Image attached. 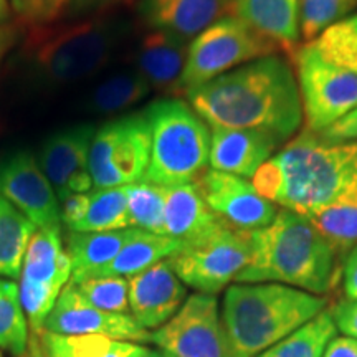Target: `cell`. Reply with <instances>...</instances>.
I'll return each mask as SVG.
<instances>
[{"mask_svg":"<svg viewBox=\"0 0 357 357\" xmlns=\"http://www.w3.org/2000/svg\"><path fill=\"white\" fill-rule=\"evenodd\" d=\"M253 187L278 207L310 218L337 252L357 245V142L301 132L258 169Z\"/></svg>","mask_w":357,"mask_h":357,"instance_id":"cell-1","label":"cell"},{"mask_svg":"<svg viewBox=\"0 0 357 357\" xmlns=\"http://www.w3.org/2000/svg\"><path fill=\"white\" fill-rule=\"evenodd\" d=\"M207 126L255 129L287 141L303 124L296 75L284 56L268 55L185 93Z\"/></svg>","mask_w":357,"mask_h":357,"instance_id":"cell-2","label":"cell"},{"mask_svg":"<svg viewBox=\"0 0 357 357\" xmlns=\"http://www.w3.org/2000/svg\"><path fill=\"white\" fill-rule=\"evenodd\" d=\"M252 258L235 283H278L323 296L337 278V250L310 218L281 208L250 231Z\"/></svg>","mask_w":357,"mask_h":357,"instance_id":"cell-3","label":"cell"},{"mask_svg":"<svg viewBox=\"0 0 357 357\" xmlns=\"http://www.w3.org/2000/svg\"><path fill=\"white\" fill-rule=\"evenodd\" d=\"M326 306V296L284 284H230L220 312L227 357H257L310 323Z\"/></svg>","mask_w":357,"mask_h":357,"instance_id":"cell-4","label":"cell"},{"mask_svg":"<svg viewBox=\"0 0 357 357\" xmlns=\"http://www.w3.org/2000/svg\"><path fill=\"white\" fill-rule=\"evenodd\" d=\"M124 35L126 24L108 15L29 26L24 33L22 58L40 82L78 83L109 63Z\"/></svg>","mask_w":357,"mask_h":357,"instance_id":"cell-5","label":"cell"},{"mask_svg":"<svg viewBox=\"0 0 357 357\" xmlns=\"http://www.w3.org/2000/svg\"><path fill=\"white\" fill-rule=\"evenodd\" d=\"M151 134L149 166L144 181L159 187L192 184L211 158L212 132L187 101H154L144 109Z\"/></svg>","mask_w":357,"mask_h":357,"instance_id":"cell-6","label":"cell"},{"mask_svg":"<svg viewBox=\"0 0 357 357\" xmlns=\"http://www.w3.org/2000/svg\"><path fill=\"white\" fill-rule=\"evenodd\" d=\"M278 48L236 15L223 17L189 43L182 91L202 86L258 58L275 55Z\"/></svg>","mask_w":357,"mask_h":357,"instance_id":"cell-7","label":"cell"},{"mask_svg":"<svg viewBox=\"0 0 357 357\" xmlns=\"http://www.w3.org/2000/svg\"><path fill=\"white\" fill-rule=\"evenodd\" d=\"M151 134L144 114L113 119L96 129L88 171L95 189L126 187L144 181L149 166Z\"/></svg>","mask_w":357,"mask_h":357,"instance_id":"cell-8","label":"cell"},{"mask_svg":"<svg viewBox=\"0 0 357 357\" xmlns=\"http://www.w3.org/2000/svg\"><path fill=\"white\" fill-rule=\"evenodd\" d=\"M294 65L306 131H324L357 108V75L324 60L314 43L296 52Z\"/></svg>","mask_w":357,"mask_h":357,"instance_id":"cell-9","label":"cell"},{"mask_svg":"<svg viewBox=\"0 0 357 357\" xmlns=\"http://www.w3.org/2000/svg\"><path fill=\"white\" fill-rule=\"evenodd\" d=\"M252 258L250 231L223 225L202 240L184 243V248L169 258L176 275L199 293L217 294L229 287L247 268Z\"/></svg>","mask_w":357,"mask_h":357,"instance_id":"cell-10","label":"cell"},{"mask_svg":"<svg viewBox=\"0 0 357 357\" xmlns=\"http://www.w3.org/2000/svg\"><path fill=\"white\" fill-rule=\"evenodd\" d=\"M151 342L171 357H227L215 294H190Z\"/></svg>","mask_w":357,"mask_h":357,"instance_id":"cell-11","label":"cell"},{"mask_svg":"<svg viewBox=\"0 0 357 357\" xmlns=\"http://www.w3.org/2000/svg\"><path fill=\"white\" fill-rule=\"evenodd\" d=\"M0 195L37 229H61L60 199L30 151L0 159Z\"/></svg>","mask_w":357,"mask_h":357,"instance_id":"cell-12","label":"cell"},{"mask_svg":"<svg viewBox=\"0 0 357 357\" xmlns=\"http://www.w3.org/2000/svg\"><path fill=\"white\" fill-rule=\"evenodd\" d=\"M211 211L231 229L253 231L270 225L278 205L263 197L247 178L208 169L195 182Z\"/></svg>","mask_w":357,"mask_h":357,"instance_id":"cell-13","label":"cell"},{"mask_svg":"<svg viewBox=\"0 0 357 357\" xmlns=\"http://www.w3.org/2000/svg\"><path fill=\"white\" fill-rule=\"evenodd\" d=\"M96 128L89 123L77 124L48 136L40 147L37 160L55 189L58 199L71 194H89L95 189L88 171L89 151Z\"/></svg>","mask_w":357,"mask_h":357,"instance_id":"cell-14","label":"cell"},{"mask_svg":"<svg viewBox=\"0 0 357 357\" xmlns=\"http://www.w3.org/2000/svg\"><path fill=\"white\" fill-rule=\"evenodd\" d=\"M43 331L56 334H100L116 341L126 342H151L153 333L137 323L131 314L108 312L91 306L70 283L58 296L43 324Z\"/></svg>","mask_w":357,"mask_h":357,"instance_id":"cell-15","label":"cell"},{"mask_svg":"<svg viewBox=\"0 0 357 357\" xmlns=\"http://www.w3.org/2000/svg\"><path fill=\"white\" fill-rule=\"evenodd\" d=\"M131 316L142 328L159 329L181 310L187 298L185 284L171 261L164 260L128 278Z\"/></svg>","mask_w":357,"mask_h":357,"instance_id":"cell-16","label":"cell"},{"mask_svg":"<svg viewBox=\"0 0 357 357\" xmlns=\"http://www.w3.org/2000/svg\"><path fill=\"white\" fill-rule=\"evenodd\" d=\"M235 0H139L137 13L151 30L194 40L205 29L234 15Z\"/></svg>","mask_w":357,"mask_h":357,"instance_id":"cell-17","label":"cell"},{"mask_svg":"<svg viewBox=\"0 0 357 357\" xmlns=\"http://www.w3.org/2000/svg\"><path fill=\"white\" fill-rule=\"evenodd\" d=\"M280 137L255 129L212 128L211 158L213 171L250 178L281 146Z\"/></svg>","mask_w":357,"mask_h":357,"instance_id":"cell-18","label":"cell"},{"mask_svg":"<svg viewBox=\"0 0 357 357\" xmlns=\"http://www.w3.org/2000/svg\"><path fill=\"white\" fill-rule=\"evenodd\" d=\"M189 42L176 35L151 30L134 52V65L151 88L164 93H182Z\"/></svg>","mask_w":357,"mask_h":357,"instance_id":"cell-19","label":"cell"},{"mask_svg":"<svg viewBox=\"0 0 357 357\" xmlns=\"http://www.w3.org/2000/svg\"><path fill=\"white\" fill-rule=\"evenodd\" d=\"M225 225L205 202L197 185L164 187V231L167 236L192 243Z\"/></svg>","mask_w":357,"mask_h":357,"instance_id":"cell-20","label":"cell"},{"mask_svg":"<svg viewBox=\"0 0 357 357\" xmlns=\"http://www.w3.org/2000/svg\"><path fill=\"white\" fill-rule=\"evenodd\" d=\"M234 15L287 50L301 38L300 0H235Z\"/></svg>","mask_w":357,"mask_h":357,"instance_id":"cell-21","label":"cell"},{"mask_svg":"<svg viewBox=\"0 0 357 357\" xmlns=\"http://www.w3.org/2000/svg\"><path fill=\"white\" fill-rule=\"evenodd\" d=\"M73 265L63 248L61 229H37L26 245L20 280L37 284L65 288L70 283Z\"/></svg>","mask_w":357,"mask_h":357,"instance_id":"cell-22","label":"cell"},{"mask_svg":"<svg viewBox=\"0 0 357 357\" xmlns=\"http://www.w3.org/2000/svg\"><path fill=\"white\" fill-rule=\"evenodd\" d=\"M35 356L40 357H146V346L116 341L100 334H56L40 331Z\"/></svg>","mask_w":357,"mask_h":357,"instance_id":"cell-23","label":"cell"},{"mask_svg":"<svg viewBox=\"0 0 357 357\" xmlns=\"http://www.w3.org/2000/svg\"><path fill=\"white\" fill-rule=\"evenodd\" d=\"M182 248H184V242L181 240L136 229V234L124 245L121 252L108 265L89 273L86 278H93V276H128L129 278L158 265L159 261L169 260L177 255Z\"/></svg>","mask_w":357,"mask_h":357,"instance_id":"cell-24","label":"cell"},{"mask_svg":"<svg viewBox=\"0 0 357 357\" xmlns=\"http://www.w3.org/2000/svg\"><path fill=\"white\" fill-rule=\"evenodd\" d=\"M136 229L114 231H68L66 253H68L73 273L70 281H79L89 273L106 266L132 238Z\"/></svg>","mask_w":357,"mask_h":357,"instance_id":"cell-25","label":"cell"},{"mask_svg":"<svg viewBox=\"0 0 357 357\" xmlns=\"http://www.w3.org/2000/svg\"><path fill=\"white\" fill-rule=\"evenodd\" d=\"M151 93L149 83L137 70H124L105 78L91 89L84 108L95 114H114L144 100Z\"/></svg>","mask_w":357,"mask_h":357,"instance_id":"cell-26","label":"cell"},{"mask_svg":"<svg viewBox=\"0 0 357 357\" xmlns=\"http://www.w3.org/2000/svg\"><path fill=\"white\" fill-rule=\"evenodd\" d=\"M35 230L37 227L0 195V275L19 278Z\"/></svg>","mask_w":357,"mask_h":357,"instance_id":"cell-27","label":"cell"},{"mask_svg":"<svg viewBox=\"0 0 357 357\" xmlns=\"http://www.w3.org/2000/svg\"><path fill=\"white\" fill-rule=\"evenodd\" d=\"M336 333L337 328L331 310H324L310 323L301 326L257 357H323L326 346Z\"/></svg>","mask_w":357,"mask_h":357,"instance_id":"cell-28","label":"cell"},{"mask_svg":"<svg viewBox=\"0 0 357 357\" xmlns=\"http://www.w3.org/2000/svg\"><path fill=\"white\" fill-rule=\"evenodd\" d=\"M131 229L128 213V185L89 192L86 215L71 231H114Z\"/></svg>","mask_w":357,"mask_h":357,"instance_id":"cell-29","label":"cell"},{"mask_svg":"<svg viewBox=\"0 0 357 357\" xmlns=\"http://www.w3.org/2000/svg\"><path fill=\"white\" fill-rule=\"evenodd\" d=\"M129 227L149 234L164 231V187L141 181L128 185Z\"/></svg>","mask_w":357,"mask_h":357,"instance_id":"cell-30","label":"cell"},{"mask_svg":"<svg viewBox=\"0 0 357 357\" xmlns=\"http://www.w3.org/2000/svg\"><path fill=\"white\" fill-rule=\"evenodd\" d=\"M311 43L324 60L357 75V15L333 25Z\"/></svg>","mask_w":357,"mask_h":357,"instance_id":"cell-31","label":"cell"},{"mask_svg":"<svg viewBox=\"0 0 357 357\" xmlns=\"http://www.w3.org/2000/svg\"><path fill=\"white\" fill-rule=\"evenodd\" d=\"M29 347V321L20 305L19 284L0 294V349L22 357Z\"/></svg>","mask_w":357,"mask_h":357,"instance_id":"cell-32","label":"cell"},{"mask_svg":"<svg viewBox=\"0 0 357 357\" xmlns=\"http://www.w3.org/2000/svg\"><path fill=\"white\" fill-rule=\"evenodd\" d=\"M357 7V0H300V32L307 43L333 25L346 20Z\"/></svg>","mask_w":357,"mask_h":357,"instance_id":"cell-33","label":"cell"},{"mask_svg":"<svg viewBox=\"0 0 357 357\" xmlns=\"http://www.w3.org/2000/svg\"><path fill=\"white\" fill-rule=\"evenodd\" d=\"M71 283L83 300L98 310L129 314L128 280L123 276H93Z\"/></svg>","mask_w":357,"mask_h":357,"instance_id":"cell-34","label":"cell"},{"mask_svg":"<svg viewBox=\"0 0 357 357\" xmlns=\"http://www.w3.org/2000/svg\"><path fill=\"white\" fill-rule=\"evenodd\" d=\"M71 0H8L13 13L29 26L48 25L60 19Z\"/></svg>","mask_w":357,"mask_h":357,"instance_id":"cell-35","label":"cell"},{"mask_svg":"<svg viewBox=\"0 0 357 357\" xmlns=\"http://www.w3.org/2000/svg\"><path fill=\"white\" fill-rule=\"evenodd\" d=\"M89 207V194H71L63 200H60V217L61 223L68 231L75 230L78 223L86 215Z\"/></svg>","mask_w":357,"mask_h":357,"instance_id":"cell-36","label":"cell"},{"mask_svg":"<svg viewBox=\"0 0 357 357\" xmlns=\"http://www.w3.org/2000/svg\"><path fill=\"white\" fill-rule=\"evenodd\" d=\"M316 136L328 142H357V108Z\"/></svg>","mask_w":357,"mask_h":357,"instance_id":"cell-37","label":"cell"},{"mask_svg":"<svg viewBox=\"0 0 357 357\" xmlns=\"http://www.w3.org/2000/svg\"><path fill=\"white\" fill-rule=\"evenodd\" d=\"M131 2V0H71L66 15L68 17H95L102 15L109 8L123 6V3Z\"/></svg>","mask_w":357,"mask_h":357,"instance_id":"cell-38","label":"cell"},{"mask_svg":"<svg viewBox=\"0 0 357 357\" xmlns=\"http://www.w3.org/2000/svg\"><path fill=\"white\" fill-rule=\"evenodd\" d=\"M331 314L339 331L357 339V300L341 301L333 307Z\"/></svg>","mask_w":357,"mask_h":357,"instance_id":"cell-39","label":"cell"},{"mask_svg":"<svg viewBox=\"0 0 357 357\" xmlns=\"http://www.w3.org/2000/svg\"><path fill=\"white\" fill-rule=\"evenodd\" d=\"M342 283L347 300H357V245L347 252L342 268Z\"/></svg>","mask_w":357,"mask_h":357,"instance_id":"cell-40","label":"cell"},{"mask_svg":"<svg viewBox=\"0 0 357 357\" xmlns=\"http://www.w3.org/2000/svg\"><path fill=\"white\" fill-rule=\"evenodd\" d=\"M323 357H357V339L346 336H334L326 346Z\"/></svg>","mask_w":357,"mask_h":357,"instance_id":"cell-41","label":"cell"},{"mask_svg":"<svg viewBox=\"0 0 357 357\" xmlns=\"http://www.w3.org/2000/svg\"><path fill=\"white\" fill-rule=\"evenodd\" d=\"M22 37L20 25L17 24H3L0 25V61L6 58V55L10 52V48L19 42Z\"/></svg>","mask_w":357,"mask_h":357,"instance_id":"cell-42","label":"cell"},{"mask_svg":"<svg viewBox=\"0 0 357 357\" xmlns=\"http://www.w3.org/2000/svg\"><path fill=\"white\" fill-rule=\"evenodd\" d=\"M10 19V3L8 0H0V25L8 24Z\"/></svg>","mask_w":357,"mask_h":357,"instance_id":"cell-43","label":"cell"},{"mask_svg":"<svg viewBox=\"0 0 357 357\" xmlns=\"http://www.w3.org/2000/svg\"><path fill=\"white\" fill-rule=\"evenodd\" d=\"M13 284V281H7V280H0V294L6 293L8 288H10Z\"/></svg>","mask_w":357,"mask_h":357,"instance_id":"cell-44","label":"cell"},{"mask_svg":"<svg viewBox=\"0 0 357 357\" xmlns=\"http://www.w3.org/2000/svg\"><path fill=\"white\" fill-rule=\"evenodd\" d=\"M146 357H171V356H167L166 352H162V351H151L149 349Z\"/></svg>","mask_w":357,"mask_h":357,"instance_id":"cell-45","label":"cell"},{"mask_svg":"<svg viewBox=\"0 0 357 357\" xmlns=\"http://www.w3.org/2000/svg\"><path fill=\"white\" fill-rule=\"evenodd\" d=\"M0 357H2V356H0Z\"/></svg>","mask_w":357,"mask_h":357,"instance_id":"cell-46","label":"cell"}]
</instances>
